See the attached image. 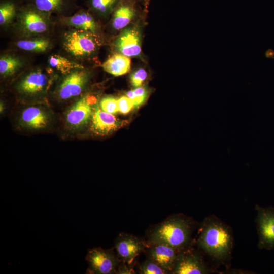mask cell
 <instances>
[{
  "label": "cell",
  "instance_id": "cell-1",
  "mask_svg": "<svg viewBox=\"0 0 274 274\" xmlns=\"http://www.w3.org/2000/svg\"><path fill=\"white\" fill-rule=\"evenodd\" d=\"M197 239L198 245L210 256L219 261L231 254L233 239L230 227L214 215L202 222Z\"/></svg>",
  "mask_w": 274,
  "mask_h": 274
},
{
  "label": "cell",
  "instance_id": "cell-2",
  "mask_svg": "<svg viewBox=\"0 0 274 274\" xmlns=\"http://www.w3.org/2000/svg\"><path fill=\"white\" fill-rule=\"evenodd\" d=\"M194 224L183 214L172 215L149 231L147 243L165 244L181 250L189 246Z\"/></svg>",
  "mask_w": 274,
  "mask_h": 274
},
{
  "label": "cell",
  "instance_id": "cell-3",
  "mask_svg": "<svg viewBox=\"0 0 274 274\" xmlns=\"http://www.w3.org/2000/svg\"><path fill=\"white\" fill-rule=\"evenodd\" d=\"M100 43L99 39L94 33L78 29L67 33L63 45L70 54L75 57H83L93 53Z\"/></svg>",
  "mask_w": 274,
  "mask_h": 274
},
{
  "label": "cell",
  "instance_id": "cell-4",
  "mask_svg": "<svg viewBox=\"0 0 274 274\" xmlns=\"http://www.w3.org/2000/svg\"><path fill=\"white\" fill-rule=\"evenodd\" d=\"M86 260L89 271L97 274L116 273L121 262L112 249L105 250L100 247L88 250Z\"/></svg>",
  "mask_w": 274,
  "mask_h": 274
},
{
  "label": "cell",
  "instance_id": "cell-5",
  "mask_svg": "<svg viewBox=\"0 0 274 274\" xmlns=\"http://www.w3.org/2000/svg\"><path fill=\"white\" fill-rule=\"evenodd\" d=\"M258 247L260 249H274V208L256 205Z\"/></svg>",
  "mask_w": 274,
  "mask_h": 274
},
{
  "label": "cell",
  "instance_id": "cell-6",
  "mask_svg": "<svg viewBox=\"0 0 274 274\" xmlns=\"http://www.w3.org/2000/svg\"><path fill=\"white\" fill-rule=\"evenodd\" d=\"M189 246L180 250L172 272L173 274H204L209 269L201 255Z\"/></svg>",
  "mask_w": 274,
  "mask_h": 274
},
{
  "label": "cell",
  "instance_id": "cell-7",
  "mask_svg": "<svg viewBox=\"0 0 274 274\" xmlns=\"http://www.w3.org/2000/svg\"><path fill=\"white\" fill-rule=\"evenodd\" d=\"M147 245V243L138 237L125 233H120L115 241V247L119 260L128 264L133 262Z\"/></svg>",
  "mask_w": 274,
  "mask_h": 274
},
{
  "label": "cell",
  "instance_id": "cell-8",
  "mask_svg": "<svg viewBox=\"0 0 274 274\" xmlns=\"http://www.w3.org/2000/svg\"><path fill=\"white\" fill-rule=\"evenodd\" d=\"M92 97H83L74 104L67 110L65 116L67 126L72 130H79L91 119L94 110L92 108Z\"/></svg>",
  "mask_w": 274,
  "mask_h": 274
},
{
  "label": "cell",
  "instance_id": "cell-9",
  "mask_svg": "<svg viewBox=\"0 0 274 274\" xmlns=\"http://www.w3.org/2000/svg\"><path fill=\"white\" fill-rule=\"evenodd\" d=\"M88 74L85 71L76 70L68 74L61 82L58 95L62 100H67L79 95L88 80Z\"/></svg>",
  "mask_w": 274,
  "mask_h": 274
},
{
  "label": "cell",
  "instance_id": "cell-10",
  "mask_svg": "<svg viewBox=\"0 0 274 274\" xmlns=\"http://www.w3.org/2000/svg\"><path fill=\"white\" fill-rule=\"evenodd\" d=\"M146 248L147 257L156 262L168 273H172L179 251L158 243L147 244Z\"/></svg>",
  "mask_w": 274,
  "mask_h": 274
},
{
  "label": "cell",
  "instance_id": "cell-11",
  "mask_svg": "<svg viewBox=\"0 0 274 274\" xmlns=\"http://www.w3.org/2000/svg\"><path fill=\"white\" fill-rule=\"evenodd\" d=\"M51 121L50 113L46 109L39 106H29L21 113L20 124L26 129L39 130L47 127Z\"/></svg>",
  "mask_w": 274,
  "mask_h": 274
},
{
  "label": "cell",
  "instance_id": "cell-12",
  "mask_svg": "<svg viewBox=\"0 0 274 274\" xmlns=\"http://www.w3.org/2000/svg\"><path fill=\"white\" fill-rule=\"evenodd\" d=\"M91 120L92 131L100 136L110 134L122 125L113 114L102 111L98 106L94 108Z\"/></svg>",
  "mask_w": 274,
  "mask_h": 274
},
{
  "label": "cell",
  "instance_id": "cell-13",
  "mask_svg": "<svg viewBox=\"0 0 274 274\" xmlns=\"http://www.w3.org/2000/svg\"><path fill=\"white\" fill-rule=\"evenodd\" d=\"M115 46L120 54L127 57L138 56L141 52V34L136 28L124 30L116 39Z\"/></svg>",
  "mask_w": 274,
  "mask_h": 274
},
{
  "label": "cell",
  "instance_id": "cell-14",
  "mask_svg": "<svg viewBox=\"0 0 274 274\" xmlns=\"http://www.w3.org/2000/svg\"><path fill=\"white\" fill-rule=\"evenodd\" d=\"M49 83L47 75L40 70L31 72L24 76L18 84L19 92L26 95H35L43 93Z\"/></svg>",
  "mask_w": 274,
  "mask_h": 274
},
{
  "label": "cell",
  "instance_id": "cell-15",
  "mask_svg": "<svg viewBox=\"0 0 274 274\" xmlns=\"http://www.w3.org/2000/svg\"><path fill=\"white\" fill-rule=\"evenodd\" d=\"M20 19L23 28L32 33H40L47 29V24L45 17L33 7L28 5L20 9Z\"/></svg>",
  "mask_w": 274,
  "mask_h": 274
},
{
  "label": "cell",
  "instance_id": "cell-16",
  "mask_svg": "<svg viewBox=\"0 0 274 274\" xmlns=\"http://www.w3.org/2000/svg\"><path fill=\"white\" fill-rule=\"evenodd\" d=\"M131 61L128 57L121 54H116L109 58L102 67L107 73L115 76L126 74L130 69Z\"/></svg>",
  "mask_w": 274,
  "mask_h": 274
},
{
  "label": "cell",
  "instance_id": "cell-17",
  "mask_svg": "<svg viewBox=\"0 0 274 274\" xmlns=\"http://www.w3.org/2000/svg\"><path fill=\"white\" fill-rule=\"evenodd\" d=\"M135 14L134 7L130 4H122L115 8L112 19L113 26L116 30L126 27Z\"/></svg>",
  "mask_w": 274,
  "mask_h": 274
},
{
  "label": "cell",
  "instance_id": "cell-18",
  "mask_svg": "<svg viewBox=\"0 0 274 274\" xmlns=\"http://www.w3.org/2000/svg\"><path fill=\"white\" fill-rule=\"evenodd\" d=\"M69 24L80 30L95 33L96 24L94 18L87 11L80 10L67 19Z\"/></svg>",
  "mask_w": 274,
  "mask_h": 274
},
{
  "label": "cell",
  "instance_id": "cell-19",
  "mask_svg": "<svg viewBox=\"0 0 274 274\" xmlns=\"http://www.w3.org/2000/svg\"><path fill=\"white\" fill-rule=\"evenodd\" d=\"M29 5L44 13L61 12L67 4V0H30Z\"/></svg>",
  "mask_w": 274,
  "mask_h": 274
},
{
  "label": "cell",
  "instance_id": "cell-20",
  "mask_svg": "<svg viewBox=\"0 0 274 274\" xmlns=\"http://www.w3.org/2000/svg\"><path fill=\"white\" fill-rule=\"evenodd\" d=\"M48 63L52 67L63 74H68L74 70L83 68L80 64L56 54L52 55L49 58Z\"/></svg>",
  "mask_w": 274,
  "mask_h": 274
},
{
  "label": "cell",
  "instance_id": "cell-21",
  "mask_svg": "<svg viewBox=\"0 0 274 274\" xmlns=\"http://www.w3.org/2000/svg\"><path fill=\"white\" fill-rule=\"evenodd\" d=\"M17 46L23 50L30 52H42L46 51L50 46L48 40L39 39L20 40L17 42Z\"/></svg>",
  "mask_w": 274,
  "mask_h": 274
},
{
  "label": "cell",
  "instance_id": "cell-22",
  "mask_svg": "<svg viewBox=\"0 0 274 274\" xmlns=\"http://www.w3.org/2000/svg\"><path fill=\"white\" fill-rule=\"evenodd\" d=\"M21 62L18 58L11 55H4L0 58V73L3 76L14 74L21 66Z\"/></svg>",
  "mask_w": 274,
  "mask_h": 274
},
{
  "label": "cell",
  "instance_id": "cell-23",
  "mask_svg": "<svg viewBox=\"0 0 274 274\" xmlns=\"http://www.w3.org/2000/svg\"><path fill=\"white\" fill-rule=\"evenodd\" d=\"M17 11L16 4L12 0H4L0 4V24L10 22L15 16Z\"/></svg>",
  "mask_w": 274,
  "mask_h": 274
},
{
  "label": "cell",
  "instance_id": "cell-24",
  "mask_svg": "<svg viewBox=\"0 0 274 274\" xmlns=\"http://www.w3.org/2000/svg\"><path fill=\"white\" fill-rule=\"evenodd\" d=\"M119 0H90V6L95 12L106 15L114 10Z\"/></svg>",
  "mask_w": 274,
  "mask_h": 274
},
{
  "label": "cell",
  "instance_id": "cell-25",
  "mask_svg": "<svg viewBox=\"0 0 274 274\" xmlns=\"http://www.w3.org/2000/svg\"><path fill=\"white\" fill-rule=\"evenodd\" d=\"M141 274H166L167 272L154 260L148 258L139 267Z\"/></svg>",
  "mask_w": 274,
  "mask_h": 274
},
{
  "label": "cell",
  "instance_id": "cell-26",
  "mask_svg": "<svg viewBox=\"0 0 274 274\" xmlns=\"http://www.w3.org/2000/svg\"><path fill=\"white\" fill-rule=\"evenodd\" d=\"M126 96L133 101L134 107H136L145 101L147 96V91L145 88L139 87L128 91Z\"/></svg>",
  "mask_w": 274,
  "mask_h": 274
},
{
  "label": "cell",
  "instance_id": "cell-27",
  "mask_svg": "<svg viewBox=\"0 0 274 274\" xmlns=\"http://www.w3.org/2000/svg\"><path fill=\"white\" fill-rule=\"evenodd\" d=\"M100 108L107 113L114 114L118 112L117 99L113 97H105L100 102Z\"/></svg>",
  "mask_w": 274,
  "mask_h": 274
},
{
  "label": "cell",
  "instance_id": "cell-28",
  "mask_svg": "<svg viewBox=\"0 0 274 274\" xmlns=\"http://www.w3.org/2000/svg\"><path fill=\"white\" fill-rule=\"evenodd\" d=\"M147 73L144 68H139L131 74L130 77L131 84L135 88L141 87L147 77Z\"/></svg>",
  "mask_w": 274,
  "mask_h": 274
},
{
  "label": "cell",
  "instance_id": "cell-29",
  "mask_svg": "<svg viewBox=\"0 0 274 274\" xmlns=\"http://www.w3.org/2000/svg\"><path fill=\"white\" fill-rule=\"evenodd\" d=\"M118 112L127 114L134 107L133 101L127 96H123L117 99Z\"/></svg>",
  "mask_w": 274,
  "mask_h": 274
},
{
  "label": "cell",
  "instance_id": "cell-30",
  "mask_svg": "<svg viewBox=\"0 0 274 274\" xmlns=\"http://www.w3.org/2000/svg\"><path fill=\"white\" fill-rule=\"evenodd\" d=\"M130 264L125 262H120L117 270L116 273H134L133 268L129 267Z\"/></svg>",
  "mask_w": 274,
  "mask_h": 274
},
{
  "label": "cell",
  "instance_id": "cell-31",
  "mask_svg": "<svg viewBox=\"0 0 274 274\" xmlns=\"http://www.w3.org/2000/svg\"><path fill=\"white\" fill-rule=\"evenodd\" d=\"M265 56L267 58L274 59V51L271 49L267 50L265 52Z\"/></svg>",
  "mask_w": 274,
  "mask_h": 274
}]
</instances>
